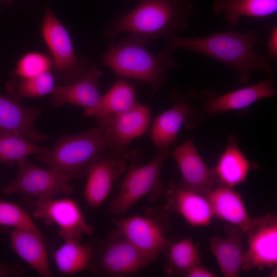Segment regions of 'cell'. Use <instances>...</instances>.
I'll list each match as a JSON object with an SVG mask.
<instances>
[{"mask_svg":"<svg viewBox=\"0 0 277 277\" xmlns=\"http://www.w3.org/2000/svg\"><path fill=\"white\" fill-rule=\"evenodd\" d=\"M165 37L168 41L166 45L173 51L178 49L188 50L231 67L236 72L241 84H248L251 73L254 71L261 72L268 77L274 74L270 58L256 52L259 37L254 31L213 32L209 35L197 37H183L172 33Z\"/></svg>","mask_w":277,"mask_h":277,"instance_id":"cell-1","label":"cell"},{"mask_svg":"<svg viewBox=\"0 0 277 277\" xmlns=\"http://www.w3.org/2000/svg\"><path fill=\"white\" fill-rule=\"evenodd\" d=\"M149 42L142 35L129 33L125 38L107 46L101 63L117 77L146 83L159 92L168 81L169 70L177 68L179 63L166 45L154 54L146 48Z\"/></svg>","mask_w":277,"mask_h":277,"instance_id":"cell-2","label":"cell"},{"mask_svg":"<svg viewBox=\"0 0 277 277\" xmlns=\"http://www.w3.org/2000/svg\"><path fill=\"white\" fill-rule=\"evenodd\" d=\"M195 10L192 0H137L133 10L105 27L102 38L113 40L128 32L155 42L188 28Z\"/></svg>","mask_w":277,"mask_h":277,"instance_id":"cell-3","label":"cell"},{"mask_svg":"<svg viewBox=\"0 0 277 277\" xmlns=\"http://www.w3.org/2000/svg\"><path fill=\"white\" fill-rule=\"evenodd\" d=\"M106 150L105 137L96 127L78 134L64 133L51 149L36 155L35 159L49 169L74 179L86 176L92 162Z\"/></svg>","mask_w":277,"mask_h":277,"instance_id":"cell-4","label":"cell"},{"mask_svg":"<svg viewBox=\"0 0 277 277\" xmlns=\"http://www.w3.org/2000/svg\"><path fill=\"white\" fill-rule=\"evenodd\" d=\"M170 154L169 147L158 149L153 159L142 166L132 164L127 170L118 193L108 203L114 215L123 214L145 196L157 200L166 190L160 180L162 167Z\"/></svg>","mask_w":277,"mask_h":277,"instance_id":"cell-5","label":"cell"},{"mask_svg":"<svg viewBox=\"0 0 277 277\" xmlns=\"http://www.w3.org/2000/svg\"><path fill=\"white\" fill-rule=\"evenodd\" d=\"M197 96L198 92L192 88L169 92L168 97L172 106L154 118L148 133L157 149L173 145L183 126L193 129L205 117L202 106L195 102L199 100Z\"/></svg>","mask_w":277,"mask_h":277,"instance_id":"cell-6","label":"cell"},{"mask_svg":"<svg viewBox=\"0 0 277 277\" xmlns=\"http://www.w3.org/2000/svg\"><path fill=\"white\" fill-rule=\"evenodd\" d=\"M41 33L52 56V71L64 84L79 78L92 64L88 57L77 56L67 30L49 7L46 10Z\"/></svg>","mask_w":277,"mask_h":277,"instance_id":"cell-7","label":"cell"},{"mask_svg":"<svg viewBox=\"0 0 277 277\" xmlns=\"http://www.w3.org/2000/svg\"><path fill=\"white\" fill-rule=\"evenodd\" d=\"M154 261L134 246L117 229L94 248L90 269L98 274H133Z\"/></svg>","mask_w":277,"mask_h":277,"instance_id":"cell-8","label":"cell"},{"mask_svg":"<svg viewBox=\"0 0 277 277\" xmlns=\"http://www.w3.org/2000/svg\"><path fill=\"white\" fill-rule=\"evenodd\" d=\"M166 211H152V214L124 219L113 217L112 221L116 229L134 246L155 261L170 244L167 238L169 221Z\"/></svg>","mask_w":277,"mask_h":277,"instance_id":"cell-9","label":"cell"},{"mask_svg":"<svg viewBox=\"0 0 277 277\" xmlns=\"http://www.w3.org/2000/svg\"><path fill=\"white\" fill-rule=\"evenodd\" d=\"M16 163L17 175L11 182L3 186V194L21 193L37 200H48L61 193L72 192L73 187L70 184L72 178L70 176L49 168L38 167L27 157Z\"/></svg>","mask_w":277,"mask_h":277,"instance_id":"cell-10","label":"cell"},{"mask_svg":"<svg viewBox=\"0 0 277 277\" xmlns=\"http://www.w3.org/2000/svg\"><path fill=\"white\" fill-rule=\"evenodd\" d=\"M151 118L149 106L138 103L126 111L95 119L105 137L108 150L125 154L128 153L131 142L145 133Z\"/></svg>","mask_w":277,"mask_h":277,"instance_id":"cell-11","label":"cell"},{"mask_svg":"<svg viewBox=\"0 0 277 277\" xmlns=\"http://www.w3.org/2000/svg\"><path fill=\"white\" fill-rule=\"evenodd\" d=\"M33 215L46 226L55 224L65 242H80L85 234H91L93 226L86 221L77 202L71 198L37 200Z\"/></svg>","mask_w":277,"mask_h":277,"instance_id":"cell-12","label":"cell"},{"mask_svg":"<svg viewBox=\"0 0 277 277\" xmlns=\"http://www.w3.org/2000/svg\"><path fill=\"white\" fill-rule=\"evenodd\" d=\"M248 249L245 251L242 270H263L277 265V215L269 213L253 219L247 231Z\"/></svg>","mask_w":277,"mask_h":277,"instance_id":"cell-13","label":"cell"},{"mask_svg":"<svg viewBox=\"0 0 277 277\" xmlns=\"http://www.w3.org/2000/svg\"><path fill=\"white\" fill-rule=\"evenodd\" d=\"M130 153L117 154L109 150L100 153L90 165L84 196L88 205L100 207L110 193L113 184L126 170Z\"/></svg>","mask_w":277,"mask_h":277,"instance_id":"cell-14","label":"cell"},{"mask_svg":"<svg viewBox=\"0 0 277 277\" xmlns=\"http://www.w3.org/2000/svg\"><path fill=\"white\" fill-rule=\"evenodd\" d=\"M274 83V79L270 78L221 95L206 89L198 93L197 97L203 103L202 108L206 115L242 110L260 100L275 96L276 91Z\"/></svg>","mask_w":277,"mask_h":277,"instance_id":"cell-15","label":"cell"},{"mask_svg":"<svg viewBox=\"0 0 277 277\" xmlns=\"http://www.w3.org/2000/svg\"><path fill=\"white\" fill-rule=\"evenodd\" d=\"M171 155L182 174L181 182L186 187L205 196L221 185L213 168H209L199 154L192 138L175 148Z\"/></svg>","mask_w":277,"mask_h":277,"instance_id":"cell-16","label":"cell"},{"mask_svg":"<svg viewBox=\"0 0 277 277\" xmlns=\"http://www.w3.org/2000/svg\"><path fill=\"white\" fill-rule=\"evenodd\" d=\"M165 209L181 215L193 227L207 226L214 217L206 196L186 187L181 182H172L164 194Z\"/></svg>","mask_w":277,"mask_h":277,"instance_id":"cell-17","label":"cell"},{"mask_svg":"<svg viewBox=\"0 0 277 277\" xmlns=\"http://www.w3.org/2000/svg\"><path fill=\"white\" fill-rule=\"evenodd\" d=\"M42 111L41 107H26L14 98L0 94V131L34 143L45 141L48 137L38 133L35 128V122Z\"/></svg>","mask_w":277,"mask_h":277,"instance_id":"cell-18","label":"cell"},{"mask_svg":"<svg viewBox=\"0 0 277 277\" xmlns=\"http://www.w3.org/2000/svg\"><path fill=\"white\" fill-rule=\"evenodd\" d=\"M102 75L97 65L92 64L84 74L75 81L55 86L50 93L52 104L56 107L71 104L85 110L93 108L101 97L98 82Z\"/></svg>","mask_w":277,"mask_h":277,"instance_id":"cell-19","label":"cell"},{"mask_svg":"<svg viewBox=\"0 0 277 277\" xmlns=\"http://www.w3.org/2000/svg\"><path fill=\"white\" fill-rule=\"evenodd\" d=\"M11 248L22 260L43 277L53 276L50 267L46 239L43 234L25 228L9 230Z\"/></svg>","mask_w":277,"mask_h":277,"instance_id":"cell-20","label":"cell"},{"mask_svg":"<svg viewBox=\"0 0 277 277\" xmlns=\"http://www.w3.org/2000/svg\"><path fill=\"white\" fill-rule=\"evenodd\" d=\"M226 237L213 236L209 239V248L225 277H238L242 270L244 255L242 236L244 233L233 225L225 227Z\"/></svg>","mask_w":277,"mask_h":277,"instance_id":"cell-21","label":"cell"},{"mask_svg":"<svg viewBox=\"0 0 277 277\" xmlns=\"http://www.w3.org/2000/svg\"><path fill=\"white\" fill-rule=\"evenodd\" d=\"M211 206L214 217L239 227L244 233L250 227L253 218L249 216L241 195L236 191L221 185L205 196Z\"/></svg>","mask_w":277,"mask_h":277,"instance_id":"cell-22","label":"cell"},{"mask_svg":"<svg viewBox=\"0 0 277 277\" xmlns=\"http://www.w3.org/2000/svg\"><path fill=\"white\" fill-rule=\"evenodd\" d=\"M250 168V163L240 150L236 137L230 135L225 150L213 168L219 183L232 189L246 181Z\"/></svg>","mask_w":277,"mask_h":277,"instance_id":"cell-23","label":"cell"},{"mask_svg":"<svg viewBox=\"0 0 277 277\" xmlns=\"http://www.w3.org/2000/svg\"><path fill=\"white\" fill-rule=\"evenodd\" d=\"M138 103L134 86L117 77L108 91L101 95L96 105L85 110L84 114L95 118L107 116L126 111Z\"/></svg>","mask_w":277,"mask_h":277,"instance_id":"cell-24","label":"cell"},{"mask_svg":"<svg viewBox=\"0 0 277 277\" xmlns=\"http://www.w3.org/2000/svg\"><path fill=\"white\" fill-rule=\"evenodd\" d=\"M214 14H222L234 30L241 16L265 17L277 11V0H214Z\"/></svg>","mask_w":277,"mask_h":277,"instance_id":"cell-25","label":"cell"},{"mask_svg":"<svg viewBox=\"0 0 277 277\" xmlns=\"http://www.w3.org/2000/svg\"><path fill=\"white\" fill-rule=\"evenodd\" d=\"M94 247L80 242H65L53 255L58 272L70 275L90 268Z\"/></svg>","mask_w":277,"mask_h":277,"instance_id":"cell-26","label":"cell"},{"mask_svg":"<svg viewBox=\"0 0 277 277\" xmlns=\"http://www.w3.org/2000/svg\"><path fill=\"white\" fill-rule=\"evenodd\" d=\"M166 252V271L169 274L185 276L188 271L200 264L202 254L197 244L190 238L170 243Z\"/></svg>","mask_w":277,"mask_h":277,"instance_id":"cell-27","label":"cell"},{"mask_svg":"<svg viewBox=\"0 0 277 277\" xmlns=\"http://www.w3.org/2000/svg\"><path fill=\"white\" fill-rule=\"evenodd\" d=\"M55 78L52 71L30 78L13 75L7 87L10 96L21 102L24 97H39L50 94L55 86Z\"/></svg>","mask_w":277,"mask_h":277,"instance_id":"cell-28","label":"cell"},{"mask_svg":"<svg viewBox=\"0 0 277 277\" xmlns=\"http://www.w3.org/2000/svg\"><path fill=\"white\" fill-rule=\"evenodd\" d=\"M48 150L17 135L0 131V163L11 166L28 155L43 154Z\"/></svg>","mask_w":277,"mask_h":277,"instance_id":"cell-29","label":"cell"},{"mask_svg":"<svg viewBox=\"0 0 277 277\" xmlns=\"http://www.w3.org/2000/svg\"><path fill=\"white\" fill-rule=\"evenodd\" d=\"M10 228H25L43 234L25 210L15 203L0 201V232Z\"/></svg>","mask_w":277,"mask_h":277,"instance_id":"cell-30","label":"cell"},{"mask_svg":"<svg viewBox=\"0 0 277 277\" xmlns=\"http://www.w3.org/2000/svg\"><path fill=\"white\" fill-rule=\"evenodd\" d=\"M52 68L53 61L50 56L38 52H29L18 60L13 75L30 78L52 71Z\"/></svg>","mask_w":277,"mask_h":277,"instance_id":"cell-31","label":"cell"},{"mask_svg":"<svg viewBox=\"0 0 277 277\" xmlns=\"http://www.w3.org/2000/svg\"><path fill=\"white\" fill-rule=\"evenodd\" d=\"M24 267L18 264L8 265L0 262V277L22 276Z\"/></svg>","mask_w":277,"mask_h":277,"instance_id":"cell-32","label":"cell"},{"mask_svg":"<svg viewBox=\"0 0 277 277\" xmlns=\"http://www.w3.org/2000/svg\"><path fill=\"white\" fill-rule=\"evenodd\" d=\"M267 46L269 55L273 58H277V27L273 26L267 38Z\"/></svg>","mask_w":277,"mask_h":277,"instance_id":"cell-33","label":"cell"},{"mask_svg":"<svg viewBox=\"0 0 277 277\" xmlns=\"http://www.w3.org/2000/svg\"><path fill=\"white\" fill-rule=\"evenodd\" d=\"M185 277H216V274L210 270L196 264L191 268L185 275Z\"/></svg>","mask_w":277,"mask_h":277,"instance_id":"cell-34","label":"cell"},{"mask_svg":"<svg viewBox=\"0 0 277 277\" xmlns=\"http://www.w3.org/2000/svg\"><path fill=\"white\" fill-rule=\"evenodd\" d=\"M1 1H5V2L7 3H9V4H11L12 3V0H0V2Z\"/></svg>","mask_w":277,"mask_h":277,"instance_id":"cell-35","label":"cell"}]
</instances>
